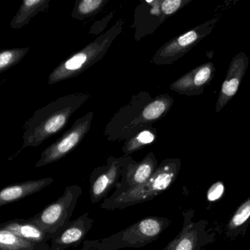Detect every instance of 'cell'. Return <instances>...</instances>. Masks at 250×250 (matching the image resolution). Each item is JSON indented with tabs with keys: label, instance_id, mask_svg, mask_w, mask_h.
I'll return each mask as SVG.
<instances>
[{
	"label": "cell",
	"instance_id": "cell-13",
	"mask_svg": "<svg viewBox=\"0 0 250 250\" xmlns=\"http://www.w3.org/2000/svg\"><path fill=\"white\" fill-rule=\"evenodd\" d=\"M248 66L249 57L244 51H239L232 58L216 102V113H220L237 93Z\"/></svg>",
	"mask_w": 250,
	"mask_h": 250
},
{
	"label": "cell",
	"instance_id": "cell-12",
	"mask_svg": "<svg viewBox=\"0 0 250 250\" xmlns=\"http://www.w3.org/2000/svg\"><path fill=\"white\" fill-rule=\"evenodd\" d=\"M158 165V161L153 152L148 153L141 161H135L129 156L123 167L121 182L117 184V191L113 196L145 183L152 176Z\"/></svg>",
	"mask_w": 250,
	"mask_h": 250
},
{
	"label": "cell",
	"instance_id": "cell-2",
	"mask_svg": "<svg viewBox=\"0 0 250 250\" xmlns=\"http://www.w3.org/2000/svg\"><path fill=\"white\" fill-rule=\"evenodd\" d=\"M124 23V19H119L106 32L101 34L84 48L62 62L50 73L48 83L54 85L76 77L104 58L111 44L121 34Z\"/></svg>",
	"mask_w": 250,
	"mask_h": 250
},
{
	"label": "cell",
	"instance_id": "cell-3",
	"mask_svg": "<svg viewBox=\"0 0 250 250\" xmlns=\"http://www.w3.org/2000/svg\"><path fill=\"white\" fill-rule=\"evenodd\" d=\"M181 166L180 159L163 160L152 176L145 183L105 200L101 207L105 209H122L151 201L174 183L179 176Z\"/></svg>",
	"mask_w": 250,
	"mask_h": 250
},
{
	"label": "cell",
	"instance_id": "cell-4",
	"mask_svg": "<svg viewBox=\"0 0 250 250\" xmlns=\"http://www.w3.org/2000/svg\"><path fill=\"white\" fill-rule=\"evenodd\" d=\"M82 193V188L78 185L67 186L58 200L28 220L42 229L53 240L69 224V220Z\"/></svg>",
	"mask_w": 250,
	"mask_h": 250
},
{
	"label": "cell",
	"instance_id": "cell-25",
	"mask_svg": "<svg viewBox=\"0 0 250 250\" xmlns=\"http://www.w3.org/2000/svg\"><path fill=\"white\" fill-rule=\"evenodd\" d=\"M225 192V186L222 182L213 183L207 192V200L210 202L218 201L223 196Z\"/></svg>",
	"mask_w": 250,
	"mask_h": 250
},
{
	"label": "cell",
	"instance_id": "cell-16",
	"mask_svg": "<svg viewBox=\"0 0 250 250\" xmlns=\"http://www.w3.org/2000/svg\"><path fill=\"white\" fill-rule=\"evenodd\" d=\"M53 182L52 178H44L14 183L0 189V208L38 193Z\"/></svg>",
	"mask_w": 250,
	"mask_h": 250
},
{
	"label": "cell",
	"instance_id": "cell-23",
	"mask_svg": "<svg viewBox=\"0 0 250 250\" xmlns=\"http://www.w3.org/2000/svg\"><path fill=\"white\" fill-rule=\"evenodd\" d=\"M108 0H77L72 11V17L83 21L93 17L104 8Z\"/></svg>",
	"mask_w": 250,
	"mask_h": 250
},
{
	"label": "cell",
	"instance_id": "cell-21",
	"mask_svg": "<svg viewBox=\"0 0 250 250\" xmlns=\"http://www.w3.org/2000/svg\"><path fill=\"white\" fill-rule=\"evenodd\" d=\"M157 131L153 126H147L138 131L136 134L125 141L123 151L125 157H129L136 151L145 148L146 145L155 142Z\"/></svg>",
	"mask_w": 250,
	"mask_h": 250
},
{
	"label": "cell",
	"instance_id": "cell-22",
	"mask_svg": "<svg viewBox=\"0 0 250 250\" xmlns=\"http://www.w3.org/2000/svg\"><path fill=\"white\" fill-rule=\"evenodd\" d=\"M0 250H54L48 244H37L24 240L7 230L0 228Z\"/></svg>",
	"mask_w": 250,
	"mask_h": 250
},
{
	"label": "cell",
	"instance_id": "cell-24",
	"mask_svg": "<svg viewBox=\"0 0 250 250\" xmlns=\"http://www.w3.org/2000/svg\"><path fill=\"white\" fill-rule=\"evenodd\" d=\"M29 51V47H15L0 50V73L19 64Z\"/></svg>",
	"mask_w": 250,
	"mask_h": 250
},
{
	"label": "cell",
	"instance_id": "cell-6",
	"mask_svg": "<svg viewBox=\"0 0 250 250\" xmlns=\"http://www.w3.org/2000/svg\"><path fill=\"white\" fill-rule=\"evenodd\" d=\"M220 19V15H217L190 30L172 38L156 51L151 58V63L157 66L173 64L209 35Z\"/></svg>",
	"mask_w": 250,
	"mask_h": 250
},
{
	"label": "cell",
	"instance_id": "cell-1",
	"mask_svg": "<svg viewBox=\"0 0 250 250\" xmlns=\"http://www.w3.org/2000/svg\"><path fill=\"white\" fill-rule=\"evenodd\" d=\"M91 96L87 92L67 94L38 109L25 123L22 148L38 147L62 130L73 113Z\"/></svg>",
	"mask_w": 250,
	"mask_h": 250
},
{
	"label": "cell",
	"instance_id": "cell-17",
	"mask_svg": "<svg viewBox=\"0 0 250 250\" xmlns=\"http://www.w3.org/2000/svg\"><path fill=\"white\" fill-rule=\"evenodd\" d=\"M90 222L87 214H85L69 223L55 239L51 240V248L54 250H62L79 243L91 228Z\"/></svg>",
	"mask_w": 250,
	"mask_h": 250
},
{
	"label": "cell",
	"instance_id": "cell-19",
	"mask_svg": "<svg viewBox=\"0 0 250 250\" xmlns=\"http://www.w3.org/2000/svg\"><path fill=\"white\" fill-rule=\"evenodd\" d=\"M50 0H24L10 22V27L20 29L29 23L31 19L49 7Z\"/></svg>",
	"mask_w": 250,
	"mask_h": 250
},
{
	"label": "cell",
	"instance_id": "cell-11",
	"mask_svg": "<svg viewBox=\"0 0 250 250\" xmlns=\"http://www.w3.org/2000/svg\"><path fill=\"white\" fill-rule=\"evenodd\" d=\"M128 157H109L104 166L97 167L90 178L91 201L97 204L117 184Z\"/></svg>",
	"mask_w": 250,
	"mask_h": 250
},
{
	"label": "cell",
	"instance_id": "cell-14",
	"mask_svg": "<svg viewBox=\"0 0 250 250\" xmlns=\"http://www.w3.org/2000/svg\"><path fill=\"white\" fill-rule=\"evenodd\" d=\"M216 68L212 62L204 63L188 71L170 85V89L179 95H201L215 76Z\"/></svg>",
	"mask_w": 250,
	"mask_h": 250
},
{
	"label": "cell",
	"instance_id": "cell-18",
	"mask_svg": "<svg viewBox=\"0 0 250 250\" xmlns=\"http://www.w3.org/2000/svg\"><path fill=\"white\" fill-rule=\"evenodd\" d=\"M0 228L34 243L47 244L48 240H51L49 236L42 229L28 220L16 219L9 220L0 223Z\"/></svg>",
	"mask_w": 250,
	"mask_h": 250
},
{
	"label": "cell",
	"instance_id": "cell-15",
	"mask_svg": "<svg viewBox=\"0 0 250 250\" xmlns=\"http://www.w3.org/2000/svg\"><path fill=\"white\" fill-rule=\"evenodd\" d=\"M174 99L167 94H160L152 98L141 112L138 118L131 125L126 139L133 136L138 131L159 121L167 115L173 107Z\"/></svg>",
	"mask_w": 250,
	"mask_h": 250
},
{
	"label": "cell",
	"instance_id": "cell-27",
	"mask_svg": "<svg viewBox=\"0 0 250 250\" xmlns=\"http://www.w3.org/2000/svg\"><path fill=\"white\" fill-rule=\"evenodd\" d=\"M1 81H0V85H1Z\"/></svg>",
	"mask_w": 250,
	"mask_h": 250
},
{
	"label": "cell",
	"instance_id": "cell-20",
	"mask_svg": "<svg viewBox=\"0 0 250 250\" xmlns=\"http://www.w3.org/2000/svg\"><path fill=\"white\" fill-rule=\"evenodd\" d=\"M250 225V196L238 207L226 226V235L229 239L245 236Z\"/></svg>",
	"mask_w": 250,
	"mask_h": 250
},
{
	"label": "cell",
	"instance_id": "cell-10",
	"mask_svg": "<svg viewBox=\"0 0 250 250\" xmlns=\"http://www.w3.org/2000/svg\"><path fill=\"white\" fill-rule=\"evenodd\" d=\"M194 211L184 214L185 221L182 230L177 236L163 250H202L206 245L215 240V233L207 230L208 222L192 221Z\"/></svg>",
	"mask_w": 250,
	"mask_h": 250
},
{
	"label": "cell",
	"instance_id": "cell-5",
	"mask_svg": "<svg viewBox=\"0 0 250 250\" xmlns=\"http://www.w3.org/2000/svg\"><path fill=\"white\" fill-rule=\"evenodd\" d=\"M192 0H146L136 6L131 27L135 29L137 42L152 34L170 16L188 5Z\"/></svg>",
	"mask_w": 250,
	"mask_h": 250
},
{
	"label": "cell",
	"instance_id": "cell-7",
	"mask_svg": "<svg viewBox=\"0 0 250 250\" xmlns=\"http://www.w3.org/2000/svg\"><path fill=\"white\" fill-rule=\"evenodd\" d=\"M93 116L94 113L89 112L77 119L68 130L42 151L35 167H44L60 161L73 151L90 130Z\"/></svg>",
	"mask_w": 250,
	"mask_h": 250
},
{
	"label": "cell",
	"instance_id": "cell-8",
	"mask_svg": "<svg viewBox=\"0 0 250 250\" xmlns=\"http://www.w3.org/2000/svg\"><path fill=\"white\" fill-rule=\"evenodd\" d=\"M151 99V95L146 91L134 94L127 104L122 107L107 123L104 136L110 142L126 140L131 125Z\"/></svg>",
	"mask_w": 250,
	"mask_h": 250
},
{
	"label": "cell",
	"instance_id": "cell-26",
	"mask_svg": "<svg viewBox=\"0 0 250 250\" xmlns=\"http://www.w3.org/2000/svg\"><path fill=\"white\" fill-rule=\"evenodd\" d=\"M114 15V11L110 12V13H108L106 16H105L104 19L95 22V23L91 26L89 33L92 34V35H99L100 34L102 33V32H104V29H105V28H106V26H108L110 21L112 19Z\"/></svg>",
	"mask_w": 250,
	"mask_h": 250
},
{
	"label": "cell",
	"instance_id": "cell-9",
	"mask_svg": "<svg viewBox=\"0 0 250 250\" xmlns=\"http://www.w3.org/2000/svg\"><path fill=\"white\" fill-rule=\"evenodd\" d=\"M169 224L167 219L146 217L111 238L120 248H140L158 239Z\"/></svg>",
	"mask_w": 250,
	"mask_h": 250
}]
</instances>
